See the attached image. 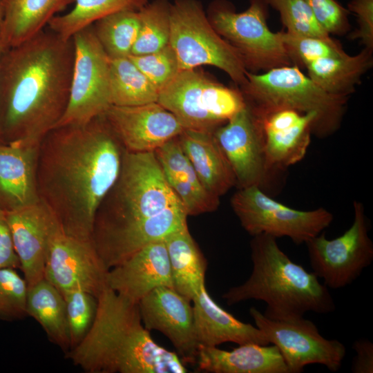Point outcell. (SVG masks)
Segmentation results:
<instances>
[{"mask_svg": "<svg viewBox=\"0 0 373 373\" xmlns=\"http://www.w3.org/2000/svg\"><path fill=\"white\" fill-rule=\"evenodd\" d=\"M124 151L104 114L84 124L54 128L43 138L38 195L65 233L91 240L97 211L118 178Z\"/></svg>", "mask_w": 373, "mask_h": 373, "instance_id": "1", "label": "cell"}, {"mask_svg": "<svg viewBox=\"0 0 373 373\" xmlns=\"http://www.w3.org/2000/svg\"><path fill=\"white\" fill-rule=\"evenodd\" d=\"M74 60L73 39L49 28L0 57V143L38 146L66 108Z\"/></svg>", "mask_w": 373, "mask_h": 373, "instance_id": "2", "label": "cell"}, {"mask_svg": "<svg viewBox=\"0 0 373 373\" xmlns=\"http://www.w3.org/2000/svg\"><path fill=\"white\" fill-rule=\"evenodd\" d=\"M93 323L66 358L88 373H185L177 353L157 345L142 321L138 303L106 287Z\"/></svg>", "mask_w": 373, "mask_h": 373, "instance_id": "3", "label": "cell"}, {"mask_svg": "<svg viewBox=\"0 0 373 373\" xmlns=\"http://www.w3.org/2000/svg\"><path fill=\"white\" fill-rule=\"evenodd\" d=\"M250 247L251 274L243 284L224 293L222 298L228 305L251 299L262 300L267 304L263 314L271 320H290L303 317L307 312L327 314L334 310L328 287L314 273L293 262L275 237L254 236Z\"/></svg>", "mask_w": 373, "mask_h": 373, "instance_id": "4", "label": "cell"}, {"mask_svg": "<svg viewBox=\"0 0 373 373\" xmlns=\"http://www.w3.org/2000/svg\"><path fill=\"white\" fill-rule=\"evenodd\" d=\"M179 203L154 152L125 150L118 178L97 211L91 239Z\"/></svg>", "mask_w": 373, "mask_h": 373, "instance_id": "5", "label": "cell"}, {"mask_svg": "<svg viewBox=\"0 0 373 373\" xmlns=\"http://www.w3.org/2000/svg\"><path fill=\"white\" fill-rule=\"evenodd\" d=\"M240 91L246 102L260 114L282 108L314 113L316 122L312 135L319 138L337 131L348 102L347 97L325 92L296 65L274 68L262 74L247 71Z\"/></svg>", "mask_w": 373, "mask_h": 373, "instance_id": "6", "label": "cell"}, {"mask_svg": "<svg viewBox=\"0 0 373 373\" xmlns=\"http://www.w3.org/2000/svg\"><path fill=\"white\" fill-rule=\"evenodd\" d=\"M169 45L178 58L180 70L201 65L215 66L236 84L247 81L243 59L211 24L197 0H175L170 6Z\"/></svg>", "mask_w": 373, "mask_h": 373, "instance_id": "7", "label": "cell"}, {"mask_svg": "<svg viewBox=\"0 0 373 373\" xmlns=\"http://www.w3.org/2000/svg\"><path fill=\"white\" fill-rule=\"evenodd\" d=\"M183 127L213 132L246 106L240 90L227 87L195 68L180 70L158 94L157 102Z\"/></svg>", "mask_w": 373, "mask_h": 373, "instance_id": "8", "label": "cell"}, {"mask_svg": "<svg viewBox=\"0 0 373 373\" xmlns=\"http://www.w3.org/2000/svg\"><path fill=\"white\" fill-rule=\"evenodd\" d=\"M269 6L265 0H250L249 6L236 12L224 0L213 2L207 17L216 31L240 54L252 73L293 65L279 32L267 25Z\"/></svg>", "mask_w": 373, "mask_h": 373, "instance_id": "9", "label": "cell"}, {"mask_svg": "<svg viewBox=\"0 0 373 373\" xmlns=\"http://www.w3.org/2000/svg\"><path fill=\"white\" fill-rule=\"evenodd\" d=\"M231 205L242 227L252 236L263 233L276 238L288 237L296 245L318 236L334 219L323 207L295 209L256 186L238 189L231 197Z\"/></svg>", "mask_w": 373, "mask_h": 373, "instance_id": "10", "label": "cell"}, {"mask_svg": "<svg viewBox=\"0 0 373 373\" xmlns=\"http://www.w3.org/2000/svg\"><path fill=\"white\" fill-rule=\"evenodd\" d=\"M74 60L68 102L56 127L82 125L105 113L112 106L110 58L88 26L72 37Z\"/></svg>", "mask_w": 373, "mask_h": 373, "instance_id": "11", "label": "cell"}, {"mask_svg": "<svg viewBox=\"0 0 373 373\" xmlns=\"http://www.w3.org/2000/svg\"><path fill=\"white\" fill-rule=\"evenodd\" d=\"M353 207V222L341 236L329 240L323 231L305 243L312 272L328 288L351 284L373 260V243L368 236L364 205L355 200Z\"/></svg>", "mask_w": 373, "mask_h": 373, "instance_id": "12", "label": "cell"}, {"mask_svg": "<svg viewBox=\"0 0 373 373\" xmlns=\"http://www.w3.org/2000/svg\"><path fill=\"white\" fill-rule=\"evenodd\" d=\"M249 314L269 343L282 354L289 373H299L309 364H321L332 372L342 365L345 345L323 337L314 323L303 317L290 320H271L253 307Z\"/></svg>", "mask_w": 373, "mask_h": 373, "instance_id": "13", "label": "cell"}, {"mask_svg": "<svg viewBox=\"0 0 373 373\" xmlns=\"http://www.w3.org/2000/svg\"><path fill=\"white\" fill-rule=\"evenodd\" d=\"M228 161L238 189L256 186L269 194L276 182L265 158L264 133L260 116L246 106L213 131Z\"/></svg>", "mask_w": 373, "mask_h": 373, "instance_id": "14", "label": "cell"}, {"mask_svg": "<svg viewBox=\"0 0 373 373\" xmlns=\"http://www.w3.org/2000/svg\"><path fill=\"white\" fill-rule=\"evenodd\" d=\"M108 271L91 240L68 236L60 227L53 234L44 278L62 294L81 289L97 298L108 287Z\"/></svg>", "mask_w": 373, "mask_h": 373, "instance_id": "15", "label": "cell"}, {"mask_svg": "<svg viewBox=\"0 0 373 373\" xmlns=\"http://www.w3.org/2000/svg\"><path fill=\"white\" fill-rule=\"evenodd\" d=\"M191 303L173 287L166 286L153 289L138 302L145 328L166 336L184 365H196L199 349Z\"/></svg>", "mask_w": 373, "mask_h": 373, "instance_id": "16", "label": "cell"}, {"mask_svg": "<svg viewBox=\"0 0 373 373\" xmlns=\"http://www.w3.org/2000/svg\"><path fill=\"white\" fill-rule=\"evenodd\" d=\"M126 151L154 152L184 128L157 102L139 106H111L104 114Z\"/></svg>", "mask_w": 373, "mask_h": 373, "instance_id": "17", "label": "cell"}, {"mask_svg": "<svg viewBox=\"0 0 373 373\" xmlns=\"http://www.w3.org/2000/svg\"><path fill=\"white\" fill-rule=\"evenodd\" d=\"M5 213L19 269L30 286L44 278L50 242L59 224L41 200Z\"/></svg>", "mask_w": 373, "mask_h": 373, "instance_id": "18", "label": "cell"}, {"mask_svg": "<svg viewBox=\"0 0 373 373\" xmlns=\"http://www.w3.org/2000/svg\"><path fill=\"white\" fill-rule=\"evenodd\" d=\"M256 113L262 121L267 166L276 181L289 166L305 157L316 116L289 108Z\"/></svg>", "mask_w": 373, "mask_h": 373, "instance_id": "19", "label": "cell"}, {"mask_svg": "<svg viewBox=\"0 0 373 373\" xmlns=\"http://www.w3.org/2000/svg\"><path fill=\"white\" fill-rule=\"evenodd\" d=\"M187 214L181 203L162 212L111 232L94 237L91 241L106 268L109 270L155 242L187 226Z\"/></svg>", "mask_w": 373, "mask_h": 373, "instance_id": "20", "label": "cell"}, {"mask_svg": "<svg viewBox=\"0 0 373 373\" xmlns=\"http://www.w3.org/2000/svg\"><path fill=\"white\" fill-rule=\"evenodd\" d=\"M107 286L137 303L157 287H173L164 240L146 246L120 265L109 269Z\"/></svg>", "mask_w": 373, "mask_h": 373, "instance_id": "21", "label": "cell"}, {"mask_svg": "<svg viewBox=\"0 0 373 373\" xmlns=\"http://www.w3.org/2000/svg\"><path fill=\"white\" fill-rule=\"evenodd\" d=\"M192 303L195 333L199 346L217 347L227 342L238 345H269L265 335L257 327L238 320L220 307L205 287Z\"/></svg>", "mask_w": 373, "mask_h": 373, "instance_id": "22", "label": "cell"}, {"mask_svg": "<svg viewBox=\"0 0 373 373\" xmlns=\"http://www.w3.org/2000/svg\"><path fill=\"white\" fill-rule=\"evenodd\" d=\"M39 146L0 143V207L3 211L40 200L36 179Z\"/></svg>", "mask_w": 373, "mask_h": 373, "instance_id": "23", "label": "cell"}, {"mask_svg": "<svg viewBox=\"0 0 373 373\" xmlns=\"http://www.w3.org/2000/svg\"><path fill=\"white\" fill-rule=\"evenodd\" d=\"M231 351L199 346L198 370L211 373H289L278 347L245 343Z\"/></svg>", "mask_w": 373, "mask_h": 373, "instance_id": "24", "label": "cell"}, {"mask_svg": "<svg viewBox=\"0 0 373 373\" xmlns=\"http://www.w3.org/2000/svg\"><path fill=\"white\" fill-rule=\"evenodd\" d=\"M178 137L200 181L209 193L220 198L236 186L233 171L213 132L184 128Z\"/></svg>", "mask_w": 373, "mask_h": 373, "instance_id": "25", "label": "cell"}, {"mask_svg": "<svg viewBox=\"0 0 373 373\" xmlns=\"http://www.w3.org/2000/svg\"><path fill=\"white\" fill-rule=\"evenodd\" d=\"M73 2L74 0H2L0 38L4 49L44 30L57 13Z\"/></svg>", "mask_w": 373, "mask_h": 373, "instance_id": "26", "label": "cell"}, {"mask_svg": "<svg viewBox=\"0 0 373 373\" xmlns=\"http://www.w3.org/2000/svg\"><path fill=\"white\" fill-rule=\"evenodd\" d=\"M165 243L173 288L190 300L205 287L207 260L188 226L167 236Z\"/></svg>", "mask_w": 373, "mask_h": 373, "instance_id": "27", "label": "cell"}, {"mask_svg": "<svg viewBox=\"0 0 373 373\" xmlns=\"http://www.w3.org/2000/svg\"><path fill=\"white\" fill-rule=\"evenodd\" d=\"M372 65L373 50L363 48L354 55L322 58L305 67L308 77L325 92L349 98Z\"/></svg>", "mask_w": 373, "mask_h": 373, "instance_id": "28", "label": "cell"}, {"mask_svg": "<svg viewBox=\"0 0 373 373\" xmlns=\"http://www.w3.org/2000/svg\"><path fill=\"white\" fill-rule=\"evenodd\" d=\"M26 310L27 316L40 325L51 343L66 353L70 350L65 299L45 278L28 286Z\"/></svg>", "mask_w": 373, "mask_h": 373, "instance_id": "29", "label": "cell"}, {"mask_svg": "<svg viewBox=\"0 0 373 373\" xmlns=\"http://www.w3.org/2000/svg\"><path fill=\"white\" fill-rule=\"evenodd\" d=\"M112 105L139 106L157 102L159 90L128 57L110 58Z\"/></svg>", "mask_w": 373, "mask_h": 373, "instance_id": "30", "label": "cell"}, {"mask_svg": "<svg viewBox=\"0 0 373 373\" xmlns=\"http://www.w3.org/2000/svg\"><path fill=\"white\" fill-rule=\"evenodd\" d=\"M69 12L57 15L48 23L50 30L68 39L79 30L113 13L140 10L148 0H74Z\"/></svg>", "mask_w": 373, "mask_h": 373, "instance_id": "31", "label": "cell"}, {"mask_svg": "<svg viewBox=\"0 0 373 373\" xmlns=\"http://www.w3.org/2000/svg\"><path fill=\"white\" fill-rule=\"evenodd\" d=\"M93 28L97 39L109 58L131 55L140 29L137 10L119 11L95 21Z\"/></svg>", "mask_w": 373, "mask_h": 373, "instance_id": "32", "label": "cell"}, {"mask_svg": "<svg viewBox=\"0 0 373 373\" xmlns=\"http://www.w3.org/2000/svg\"><path fill=\"white\" fill-rule=\"evenodd\" d=\"M170 6L167 0H155L138 10L140 29L131 55L152 53L169 44Z\"/></svg>", "mask_w": 373, "mask_h": 373, "instance_id": "33", "label": "cell"}, {"mask_svg": "<svg viewBox=\"0 0 373 373\" xmlns=\"http://www.w3.org/2000/svg\"><path fill=\"white\" fill-rule=\"evenodd\" d=\"M164 177L187 216H196L218 209L220 198L204 187L191 162L184 164L175 173Z\"/></svg>", "mask_w": 373, "mask_h": 373, "instance_id": "34", "label": "cell"}, {"mask_svg": "<svg viewBox=\"0 0 373 373\" xmlns=\"http://www.w3.org/2000/svg\"><path fill=\"white\" fill-rule=\"evenodd\" d=\"M279 35L293 65L299 68L319 59L347 54L342 46L332 37L296 35L286 31H279Z\"/></svg>", "mask_w": 373, "mask_h": 373, "instance_id": "35", "label": "cell"}, {"mask_svg": "<svg viewBox=\"0 0 373 373\" xmlns=\"http://www.w3.org/2000/svg\"><path fill=\"white\" fill-rule=\"evenodd\" d=\"M62 295L66 302L71 350L89 331L97 311V298L81 289H73Z\"/></svg>", "mask_w": 373, "mask_h": 373, "instance_id": "36", "label": "cell"}, {"mask_svg": "<svg viewBox=\"0 0 373 373\" xmlns=\"http://www.w3.org/2000/svg\"><path fill=\"white\" fill-rule=\"evenodd\" d=\"M277 10L286 32L304 36L331 37L316 22L306 0H265Z\"/></svg>", "mask_w": 373, "mask_h": 373, "instance_id": "37", "label": "cell"}, {"mask_svg": "<svg viewBox=\"0 0 373 373\" xmlns=\"http://www.w3.org/2000/svg\"><path fill=\"white\" fill-rule=\"evenodd\" d=\"M28 285L12 267L0 269V319L15 321L27 316Z\"/></svg>", "mask_w": 373, "mask_h": 373, "instance_id": "38", "label": "cell"}, {"mask_svg": "<svg viewBox=\"0 0 373 373\" xmlns=\"http://www.w3.org/2000/svg\"><path fill=\"white\" fill-rule=\"evenodd\" d=\"M128 57L159 91L180 71L177 56L169 44L152 53Z\"/></svg>", "mask_w": 373, "mask_h": 373, "instance_id": "39", "label": "cell"}, {"mask_svg": "<svg viewBox=\"0 0 373 373\" xmlns=\"http://www.w3.org/2000/svg\"><path fill=\"white\" fill-rule=\"evenodd\" d=\"M319 26L328 35H345L350 29L349 10L336 0H306Z\"/></svg>", "mask_w": 373, "mask_h": 373, "instance_id": "40", "label": "cell"}, {"mask_svg": "<svg viewBox=\"0 0 373 373\" xmlns=\"http://www.w3.org/2000/svg\"><path fill=\"white\" fill-rule=\"evenodd\" d=\"M347 9L354 14L358 24L350 39H359L364 48L373 50V0H351Z\"/></svg>", "mask_w": 373, "mask_h": 373, "instance_id": "41", "label": "cell"}, {"mask_svg": "<svg viewBox=\"0 0 373 373\" xmlns=\"http://www.w3.org/2000/svg\"><path fill=\"white\" fill-rule=\"evenodd\" d=\"M19 269V261L15 252L5 211L0 207V269Z\"/></svg>", "mask_w": 373, "mask_h": 373, "instance_id": "42", "label": "cell"}, {"mask_svg": "<svg viewBox=\"0 0 373 373\" xmlns=\"http://www.w3.org/2000/svg\"><path fill=\"white\" fill-rule=\"evenodd\" d=\"M356 356L353 359L352 371L354 373L373 372V343L366 339H360L353 344Z\"/></svg>", "mask_w": 373, "mask_h": 373, "instance_id": "43", "label": "cell"}, {"mask_svg": "<svg viewBox=\"0 0 373 373\" xmlns=\"http://www.w3.org/2000/svg\"><path fill=\"white\" fill-rule=\"evenodd\" d=\"M2 19H3V5H2V0H0V28L2 23Z\"/></svg>", "mask_w": 373, "mask_h": 373, "instance_id": "44", "label": "cell"}, {"mask_svg": "<svg viewBox=\"0 0 373 373\" xmlns=\"http://www.w3.org/2000/svg\"><path fill=\"white\" fill-rule=\"evenodd\" d=\"M3 50H4V46H3V45L2 44V41L1 40V38H0V57H1V55Z\"/></svg>", "mask_w": 373, "mask_h": 373, "instance_id": "45", "label": "cell"}]
</instances>
